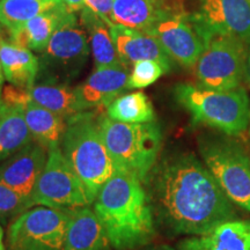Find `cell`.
Here are the masks:
<instances>
[{
	"instance_id": "obj_10",
	"label": "cell",
	"mask_w": 250,
	"mask_h": 250,
	"mask_svg": "<svg viewBox=\"0 0 250 250\" xmlns=\"http://www.w3.org/2000/svg\"><path fill=\"white\" fill-rule=\"evenodd\" d=\"M146 34L155 37L168 56L183 67L195 66L213 36L196 14L186 12L166 19Z\"/></svg>"
},
{
	"instance_id": "obj_34",
	"label": "cell",
	"mask_w": 250,
	"mask_h": 250,
	"mask_svg": "<svg viewBox=\"0 0 250 250\" xmlns=\"http://www.w3.org/2000/svg\"><path fill=\"white\" fill-rule=\"evenodd\" d=\"M4 72H2L1 65H0V96H1V87H2V83H4Z\"/></svg>"
},
{
	"instance_id": "obj_1",
	"label": "cell",
	"mask_w": 250,
	"mask_h": 250,
	"mask_svg": "<svg viewBox=\"0 0 250 250\" xmlns=\"http://www.w3.org/2000/svg\"><path fill=\"white\" fill-rule=\"evenodd\" d=\"M145 183L153 213L175 234L202 235L235 218L232 201L193 154L167 159Z\"/></svg>"
},
{
	"instance_id": "obj_36",
	"label": "cell",
	"mask_w": 250,
	"mask_h": 250,
	"mask_svg": "<svg viewBox=\"0 0 250 250\" xmlns=\"http://www.w3.org/2000/svg\"><path fill=\"white\" fill-rule=\"evenodd\" d=\"M0 34H2V33H1V28H0Z\"/></svg>"
},
{
	"instance_id": "obj_25",
	"label": "cell",
	"mask_w": 250,
	"mask_h": 250,
	"mask_svg": "<svg viewBox=\"0 0 250 250\" xmlns=\"http://www.w3.org/2000/svg\"><path fill=\"white\" fill-rule=\"evenodd\" d=\"M111 120L130 124L155 122V112L148 96L143 92H133L118 96L107 108Z\"/></svg>"
},
{
	"instance_id": "obj_6",
	"label": "cell",
	"mask_w": 250,
	"mask_h": 250,
	"mask_svg": "<svg viewBox=\"0 0 250 250\" xmlns=\"http://www.w3.org/2000/svg\"><path fill=\"white\" fill-rule=\"evenodd\" d=\"M203 161L228 198L250 212V158L230 139H203Z\"/></svg>"
},
{
	"instance_id": "obj_20",
	"label": "cell",
	"mask_w": 250,
	"mask_h": 250,
	"mask_svg": "<svg viewBox=\"0 0 250 250\" xmlns=\"http://www.w3.org/2000/svg\"><path fill=\"white\" fill-rule=\"evenodd\" d=\"M0 65L11 85L29 89L39 74L40 62L29 49L6 41L0 34Z\"/></svg>"
},
{
	"instance_id": "obj_3",
	"label": "cell",
	"mask_w": 250,
	"mask_h": 250,
	"mask_svg": "<svg viewBox=\"0 0 250 250\" xmlns=\"http://www.w3.org/2000/svg\"><path fill=\"white\" fill-rule=\"evenodd\" d=\"M62 152L93 204L101 188L117 171L103 142L99 118L95 120L88 111H83L67 120Z\"/></svg>"
},
{
	"instance_id": "obj_30",
	"label": "cell",
	"mask_w": 250,
	"mask_h": 250,
	"mask_svg": "<svg viewBox=\"0 0 250 250\" xmlns=\"http://www.w3.org/2000/svg\"><path fill=\"white\" fill-rule=\"evenodd\" d=\"M85 4L86 7H88L90 11H93L100 18H102L109 26L112 24L111 14L114 0H85Z\"/></svg>"
},
{
	"instance_id": "obj_2",
	"label": "cell",
	"mask_w": 250,
	"mask_h": 250,
	"mask_svg": "<svg viewBox=\"0 0 250 250\" xmlns=\"http://www.w3.org/2000/svg\"><path fill=\"white\" fill-rule=\"evenodd\" d=\"M143 184L137 177L116 171L93 203L115 250L137 249L154 236V213Z\"/></svg>"
},
{
	"instance_id": "obj_31",
	"label": "cell",
	"mask_w": 250,
	"mask_h": 250,
	"mask_svg": "<svg viewBox=\"0 0 250 250\" xmlns=\"http://www.w3.org/2000/svg\"><path fill=\"white\" fill-rule=\"evenodd\" d=\"M62 4L66 6V8L71 12H77L81 11L86 7L85 0H62Z\"/></svg>"
},
{
	"instance_id": "obj_19",
	"label": "cell",
	"mask_w": 250,
	"mask_h": 250,
	"mask_svg": "<svg viewBox=\"0 0 250 250\" xmlns=\"http://www.w3.org/2000/svg\"><path fill=\"white\" fill-rule=\"evenodd\" d=\"M66 6H62L51 12H46L31 19L13 30H9V42L13 44L43 52L48 46L55 31L61 26L65 17L70 13Z\"/></svg>"
},
{
	"instance_id": "obj_24",
	"label": "cell",
	"mask_w": 250,
	"mask_h": 250,
	"mask_svg": "<svg viewBox=\"0 0 250 250\" xmlns=\"http://www.w3.org/2000/svg\"><path fill=\"white\" fill-rule=\"evenodd\" d=\"M30 100L62 116L66 120L83 112L78 101L76 89L57 83H42L33 85L28 89Z\"/></svg>"
},
{
	"instance_id": "obj_35",
	"label": "cell",
	"mask_w": 250,
	"mask_h": 250,
	"mask_svg": "<svg viewBox=\"0 0 250 250\" xmlns=\"http://www.w3.org/2000/svg\"><path fill=\"white\" fill-rule=\"evenodd\" d=\"M149 250H171V249L167 248V247H158V248H153V249H149Z\"/></svg>"
},
{
	"instance_id": "obj_28",
	"label": "cell",
	"mask_w": 250,
	"mask_h": 250,
	"mask_svg": "<svg viewBox=\"0 0 250 250\" xmlns=\"http://www.w3.org/2000/svg\"><path fill=\"white\" fill-rule=\"evenodd\" d=\"M33 206L26 197L0 183V218H17Z\"/></svg>"
},
{
	"instance_id": "obj_22",
	"label": "cell",
	"mask_w": 250,
	"mask_h": 250,
	"mask_svg": "<svg viewBox=\"0 0 250 250\" xmlns=\"http://www.w3.org/2000/svg\"><path fill=\"white\" fill-rule=\"evenodd\" d=\"M24 118L31 137L46 148L59 146L67 129V120L41 107L30 100L23 107Z\"/></svg>"
},
{
	"instance_id": "obj_16",
	"label": "cell",
	"mask_w": 250,
	"mask_h": 250,
	"mask_svg": "<svg viewBox=\"0 0 250 250\" xmlns=\"http://www.w3.org/2000/svg\"><path fill=\"white\" fill-rule=\"evenodd\" d=\"M127 73L123 65L96 68L85 83L74 88L81 110L108 108L125 89H129Z\"/></svg>"
},
{
	"instance_id": "obj_26",
	"label": "cell",
	"mask_w": 250,
	"mask_h": 250,
	"mask_svg": "<svg viewBox=\"0 0 250 250\" xmlns=\"http://www.w3.org/2000/svg\"><path fill=\"white\" fill-rule=\"evenodd\" d=\"M65 6L62 0H0V24L13 30L39 15Z\"/></svg>"
},
{
	"instance_id": "obj_12",
	"label": "cell",
	"mask_w": 250,
	"mask_h": 250,
	"mask_svg": "<svg viewBox=\"0 0 250 250\" xmlns=\"http://www.w3.org/2000/svg\"><path fill=\"white\" fill-rule=\"evenodd\" d=\"M212 35H229L250 45L249 0H203L197 13Z\"/></svg>"
},
{
	"instance_id": "obj_7",
	"label": "cell",
	"mask_w": 250,
	"mask_h": 250,
	"mask_svg": "<svg viewBox=\"0 0 250 250\" xmlns=\"http://www.w3.org/2000/svg\"><path fill=\"white\" fill-rule=\"evenodd\" d=\"M248 48L229 35L215 34L195 65L198 86L213 90L239 88L245 79Z\"/></svg>"
},
{
	"instance_id": "obj_8",
	"label": "cell",
	"mask_w": 250,
	"mask_h": 250,
	"mask_svg": "<svg viewBox=\"0 0 250 250\" xmlns=\"http://www.w3.org/2000/svg\"><path fill=\"white\" fill-rule=\"evenodd\" d=\"M71 210L31 208L8 227L9 250H64Z\"/></svg>"
},
{
	"instance_id": "obj_18",
	"label": "cell",
	"mask_w": 250,
	"mask_h": 250,
	"mask_svg": "<svg viewBox=\"0 0 250 250\" xmlns=\"http://www.w3.org/2000/svg\"><path fill=\"white\" fill-rule=\"evenodd\" d=\"M179 250H250V220L233 219L202 235L187 237Z\"/></svg>"
},
{
	"instance_id": "obj_14",
	"label": "cell",
	"mask_w": 250,
	"mask_h": 250,
	"mask_svg": "<svg viewBox=\"0 0 250 250\" xmlns=\"http://www.w3.org/2000/svg\"><path fill=\"white\" fill-rule=\"evenodd\" d=\"M183 12L175 0H114L111 23L148 33L159 22Z\"/></svg>"
},
{
	"instance_id": "obj_5",
	"label": "cell",
	"mask_w": 250,
	"mask_h": 250,
	"mask_svg": "<svg viewBox=\"0 0 250 250\" xmlns=\"http://www.w3.org/2000/svg\"><path fill=\"white\" fill-rule=\"evenodd\" d=\"M176 101L191 115L193 123L215 127L227 136H239L250 123V102L246 90H213L198 85L175 87Z\"/></svg>"
},
{
	"instance_id": "obj_33",
	"label": "cell",
	"mask_w": 250,
	"mask_h": 250,
	"mask_svg": "<svg viewBox=\"0 0 250 250\" xmlns=\"http://www.w3.org/2000/svg\"><path fill=\"white\" fill-rule=\"evenodd\" d=\"M0 250H5L4 245V232H2V228L0 227Z\"/></svg>"
},
{
	"instance_id": "obj_23",
	"label": "cell",
	"mask_w": 250,
	"mask_h": 250,
	"mask_svg": "<svg viewBox=\"0 0 250 250\" xmlns=\"http://www.w3.org/2000/svg\"><path fill=\"white\" fill-rule=\"evenodd\" d=\"M80 20L89 34L90 48L96 68L120 66L116 48L112 42L109 24L88 7L81 9Z\"/></svg>"
},
{
	"instance_id": "obj_37",
	"label": "cell",
	"mask_w": 250,
	"mask_h": 250,
	"mask_svg": "<svg viewBox=\"0 0 250 250\" xmlns=\"http://www.w3.org/2000/svg\"><path fill=\"white\" fill-rule=\"evenodd\" d=\"M249 2H250V0H249Z\"/></svg>"
},
{
	"instance_id": "obj_21",
	"label": "cell",
	"mask_w": 250,
	"mask_h": 250,
	"mask_svg": "<svg viewBox=\"0 0 250 250\" xmlns=\"http://www.w3.org/2000/svg\"><path fill=\"white\" fill-rule=\"evenodd\" d=\"M31 140L22 105L0 100V160L21 151Z\"/></svg>"
},
{
	"instance_id": "obj_29",
	"label": "cell",
	"mask_w": 250,
	"mask_h": 250,
	"mask_svg": "<svg viewBox=\"0 0 250 250\" xmlns=\"http://www.w3.org/2000/svg\"><path fill=\"white\" fill-rule=\"evenodd\" d=\"M1 100H4L5 102L12 103V104H18L24 107L30 101V95L27 88L8 85L4 88Z\"/></svg>"
},
{
	"instance_id": "obj_27",
	"label": "cell",
	"mask_w": 250,
	"mask_h": 250,
	"mask_svg": "<svg viewBox=\"0 0 250 250\" xmlns=\"http://www.w3.org/2000/svg\"><path fill=\"white\" fill-rule=\"evenodd\" d=\"M165 73V68L159 62L153 61L138 62L132 66L127 86L129 89L145 88L153 85Z\"/></svg>"
},
{
	"instance_id": "obj_11",
	"label": "cell",
	"mask_w": 250,
	"mask_h": 250,
	"mask_svg": "<svg viewBox=\"0 0 250 250\" xmlns=\"http://www.w3.org/2000/svg\"><path fill=\"white\" fill-rule=\"evenodd\" d=\"M42 54L45 66L62 76H76L83 67L89 56L88 41L73 12L65 17Z\"/></svg>"
},
{
	"instance_id": "obj_17",
	"label": "cell",
	"mask_w": 250,
	"mask_h": 250,
	"mask_svg": "<svg viewBox=\"0 0 250 250\" xmlns=\"http://www.w3.org/2000/svg\"><path fill=\"white\" fill-rule=\"evenodd\" d=\"M110 240L95 212L88 206L70 211L64 250H112Z\"/></svg>"
},
{
	"instance_id": "obj_4",
	"label": "cell",
	"mask_w": 250,
	"mask_h": 250,
	"mask_svg": "<svg viewBox=\"0 0 250 250\" xmlns=\"http://www.w3.org/2000/svg\"><path fill=\"white\" fill-rule=\"evenodd\" d=\"M99 126L116 170L145 183L161 148L162 136L159 125L155 122L122 123L103 116L99 118Z\"/></svg>"
},
{
	"instance_id": "obj_9",
	"label": "cell",
	"mask_w": 250,
	"mask_h": 250,
	"mask_svg": "<svg viewBox=\"0 0 250 250\" xmlns=\"http://www.w3.org/2000/svg\"><path fill=\"white\" fill-rule=\"evenodd\" d=\"M33 204L57 210H73L92 204L83 182L59 146L48 149V160L33 193Z\"/></svg>"
},
{
	"instance_id": "obj_32",
	"label": "cell",
	"mask_w": 250,
	"mask_h": 250,
	"mask_svg": "<svg viewBox=\"0 0 250 250\" xmlns=\"http://www.w3.org/2000/svg\"><path fill=\"white\" fill-rule=\"evenodd\" d=\"M246 80L250 87V46L248 48V57H247V66H246Z\"/></svg>"
},
{
	"instance_id": "obj_15",
	"label": "cell",
	"mask_w": 250,
	"mask_h": 250,
	"mask_svg": "<svg viewBox=\"0 0 250 250\" xmlns=\"http://www.w3.org/2000/svg\"><path fill=\"white\" fill-rule=\"evenodd\" d=\"M111 39L122 65L126 68L142 61L159 62L166 73L170 71L173 59L168 56L158 40L144 31L110 24Z\"/></svg>"
},
{
	"instance_id": "obj_13",
	"label": "cell",
	"mask_w": 250,
	"mask_h": 250,
	"mask_svg": "<svg viewBox=\"0 0 250 250\" xmlns=\"http://www.w3.org/2000/svg\"><path fill=\"white\" fill-rule=\"evenodd\" d=\"M48 160V148L31 142L0 166V183L33 203V193ZM34 205V204H33Z\"/></svg>"
}]
</instances>
